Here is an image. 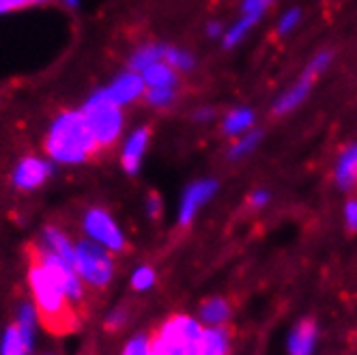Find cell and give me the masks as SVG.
Here are the masks:
<instances>
[{
    "mask_svg": "<svg viewBox=\"0 0 357 355\" xmlns=\"http://www.w3.org/2000/svg\"><path fill=\"white\" fill-rule=\"evenodd\" d=\"M99 151L82 110H63L50 121L43 136V153L56 166H80Z\"/></svg>",
    "mask_w": 357,
    "mask_h": 355,
    "instance_id": "6da1fadb",
    "label": "cell"
},
{
    "mask_svg": "<svg viewBox=\"0 0 357 355\" xmlns=\"http://www.w3.org/2000/svg\"><path fill=\"white\" fill-rule=\"evenodd\" d=\"M29 285L35 297V308L41 325L54 336H67L78 332L80 312L71 306L65 291L56 282V278L47 271L43 263L31 257Z\"/></svg>",
    "mask_w": 357,
    "mask_h": 355,
    "instance_id": "7a4b0ae2",
    "label": "cell"
},
{
    "mask_svg": "<svg viewBox=\"0 0 357 355\" xmlns=\"http://www.w3.org/2000/svg\"><path fill=\"white\" fill-rule=\"evenodd\" d=\"M80 110L89 123L99 149H110L121 140L123 130H125V112L114 101L106 99L99 91H95L84 101Z\"/></svg>",
    "mask_w": 357,
    "mask_h": 355,
    "instance_id": "3957f363",
    "label": "cell"
},
{
    "mask_svg": "<svg viewBox=\"0 0 357 355\" xmlns=\"http://www.w3.org/2000/svg\"><path fill=\"white\" fill-rule=\"evenodd\" d=\"M73 267L82 278V282L95 291L108 289L112 275H114V259L112 252L104 246L95 243L93 239L75 241V257Z\"/></svg>",
    "mask_w": 357,
    "mask_h": 355,
    "instance_id": "277c9868",
    "label": "cell"
},
{
    "mask_svg": "<svg viewBox=\"0 0 357 355\" xmlns=\"http://www.w3.org/2000/svg\"><path fill=\"white\" fill-rule=\"evenodd\" d=\"M31 257L37 259L39 263H43L47 267V271L56 278V282L61 285V289L65 291L67 299L71 301V306L78 310L80 315H86V303H89V297H86V287L82 282V278L75 271V267L61 259L54 252L45 250L43 246L35 243L31 248Z\"/></svg>",
    "mask_w": 357,
    "mask_h": 355,
    "instance_id": "5b68a950",
    "label": "cell"
},
{
    "mask_svg": "<svg viewBox=\"0 0 357 355\" xmlns=\"http://www.w3.org/2000/svg\"><path fill=\"white\" fill-rule=\"evenodd\" d=\"M200 336H202L200 323L183 315L170 317L155 334V338L170 355H196Z\"/></svg>",
    "mask_w": 357,
    "mask_h": 355,
    "instance_id": "8992f818",
    "label": "cell"
},
{
    "mask_svg": "<svg viewBox=\"0 0 357 355\" xmlns=\"http://www.w3.org/2000/svg\"><path fill=\"white\" fill-rule=\"evenodd\" d=\"M82 231L89 239L104 246L112 255L127 250V239L112 213L104 207H89L82 216Z\"/></svg>",
    "mask_w": 357,
    "mask_h": 355,
    "instance_id": "52a82bcc",
    "label": "cell"
},
{
    "mask_svg": "<svg viewBox=\"0 0 357 355\" xmlns=\"http://www.w3.org/2000/svg\"><path fill=\"white\" fill-rule=\"evenodd\" d=\"M56 172V164L45 156L22 158L11 170V183L17 192H35L43 188Z\"/></svg>",
    "mask_w": 357,
    "mask_h": 355,
    "instance_id": "ba28073f",
    "label": "cell"
},
{
    "mask_svg": "<svg viewBox=\"0 0 357 355\" xmlns=\"http://www.w3.org/2000/svg\"><path fill=\"white\" fill-rule=\"evenodd\" d=\"M329 59H331L329 52L317 54V56L310 61V65L303 69V73H301V78L297 80V84L291 86L284 95H280V99L275 101L273 112H275V114H287V112L295 110V108L301 104V101H303L305 97H308V93H310V89H312V82L317 80V75H321V71L329 65Z\"/></svg>",
    "mask_w": 357,
    "mask_h": 355,
    "instance_id": "9c48e42d",
    "label": "cell"
},
{
    "mask_svg": "<svg viewBox=\"0 0 357 355\" xmlns=\"http://www.w3.org/2000/svg\"><path fill=\"white\" fill-rule=\"evenodd\" d=\"M97 91L104 95L106 99L114 101L116 106L125 108V106H130V104H134V101L144 97L146 84H144L142 75L138 71L125 69V71L116 73L108 84L99 86Z\"/></svg>",
    "mask_w": 357,
    "mask_h": 355,
    "instance_id": "30bf717a",
    "label": "cell"
},
{
    "mask_svg": "<svg viewBox=\"0 0 357 355\" xmlns=\"http://www.w3.org/2000/svg\"><path fill=\"white\" fill-rule=\"evenodd\" d=\"M149 140H151V132L149 128H136L134 132L127 134V138L123 140L121 146V166L127 174H138L146 156L149 149Z\"/></svg>",
    "mask_w": 357,
    "mask_h": 355,
    "instance_id": "8fae6325",
    "label": "cell"
},
{
    "mask_svg": "<svg viewBox=\"0 0 357 355\" xmlns=\"http://www.w3.org/2000/svg\"><path fill=\"white\" fill-rule=\"evenodd\" d=\"M215 190H218V183L211 179H202V181L192 183L183 192V198H181V207H178V224L188 226L194 220V216L198 213V209L215 194Z\"/></svg>",
    "mask_w": 357,
    "mask_h": 355,
    "instance_id": "7c38bea8",
    "label": "cell"
},
{
    "mask_svg": "<svg viewBox=\"0 0 357 355\" xmlns=\"http://www.w3.org/2000/svg\"><path fill=\"white\" fill-rule=\"evenodd\" d=\"M39 246H43L45 250L54 252V255H59L61 259L69 261L73 265V257H75V241L63 231V228L54 226V224H47L43 226L41 231V237L37 241Z\"/></svg>",
    "mask_w": 357,
    "mask_h": 355,
    "instance_id": "4fadbf2b",
    "label": "cell"
},
{
    "mask_svg": "<svg viewBox=\"0 0 357 355\" xmlns=\"http://www.w3.org/2000/svg\"><path fill=\"white\" fill-rule=\"evenodd\" d=\"M317 323L305 319L299 321L289 336V355H312L317 345Z\"/></svg>",
    "mask_w": 357,
    "mask_h": 355,
    "instance_id": "5bb4252c",
    "label": "cell"
},
{
    "mask_svg": "<svg viewBox=\"0 0 357 355\" xmlns=\"http://www.w3.org/2000/svg\"><path fill=\"white\" fill-rule=\"evenodd\" d=\"M336 183L342 190H351L357 186V142L342 151L336 164Z\"/></svg>",
    "mask_w": 357,
    "mask_h": 355,
    "instance_id": "9a60e30c",
    "label": "cell"
},
{
    "mask_svg": "<svg viewBox=\"0 0 357 355\" xmlns=\"http://www.w3.org/2000/svg\"><path fill=\"white\" fill-rule=\"evenodd\" d=\"M37 321H39V317H37L35 303H22L15 325H17L22 345H24V349H26L29 355L33 353V347H35V327H37Z\"/></svg>",
    "mask_w": 357,
    "mask_h": 355,
    "instance_id": "2e32d148",
    "label": "cell"
},
{
    "mask_svg": "<svg viewBox=\"0 0 357 355\" xmlns=\"http://www.w3.org/2000/svg\"><path fill=\"white\" fill-rule=\"evenodd\" d=\"M146 89H160V86H176V69L170 67L166 61H158L140 71Z\"/></svg>",
    "mask_w": 357,
    "mask_h": 355,
    "instance_id": "e0dca14e",
    "label": "cell"
},
{
    "mask_svg": "<svg viewBox=\"0 0 357 355\" xmlns=\"http://www.w3.org/2000/svg\"><path fill=\"white\" fill-rule=\"evenodd\" d=\"M164 56H166V45L164 43H144V45L136 47L132 52L130 61H127V69L140 73L149 65L164 61Z\"/></svg>",
    "mask_w": 357,
    "mask_h": 355,
    "instance_id": "ac0fdd59",
    "label": "cell"
},
{
    "mask_svg": "<svg viewBox=\"0 0 357 355\" xmlns=\"http://www.w3.org/2000/svg\"><path fill=\"white\" fill-rule=\"evenodd\" d=\"M226 353H228V332L226 329L222 325L202 329L198 355H226Z\"/></svg>",
    "mask_w": 357,
    "mask_h": 355,
    "instance_id": "d6986e66",
    "label": "cell"
},
{
    "mask_svg": "<svg viewBox=\"0 0 357 355\" xmlns=\"http://www.w3.org/2000/svg\"><path fill=\"white\" fill-rule=\"evenodd\" d=\"M231 315H233L231 303L222 297H211L200 306V321L211 327L224 325L228 319H231Z\"/></svg>",
    "mask_w": 357,
    "mask_h": 355,
    "instance_id": "ffe728a7",
    "label": "cell"
},
{
    "mask_svg": "<svg viewBox=\"0 0 357 355\" xmlns=\"http://www.w3.org/2000/svg\"><path fill=\"white\" fill-rule=\"evenodd\" d=\"M259 20H261V15H257V13H243V15L233 24V27L224 33V47H233V45H237V43L250 33V29H252Z\"/></svg>",
    "mask_w": 357,
    "mask_h": 355,
    "instance_id": "44dd1931",
    "label": "cell"
},
{
    "mask_svg": "<svg viewBox=\"0 0 357 355\" xmlns=\"http://www.w3.org/2000/svg\"><path fill=\"white\" fill-rule=\"evenodd\" d=\"M254 121V114L245 108H237L233 112H228L224 119V132L231 136H239L241 132H245Z\"/></svg>",
    "mask_w": 357,
    "mask_h": 355,
    "instance_id": "7402d4cb",
    "label": "cell"
},
{
    "mask_svg": "<svg viewBox=\"0 0 357 355\" xmlns=\"http://www.w3.org/2000/svg\"><path fill=\"white\" fill-rule=\"evenodd\" d=\"M164 61L174 67L176 71H190L194 69V56L188 52V50H181V47H172V45H166V56Z\"/></svg>",
    "mask_w": 357,
    "mask_h": 355,
    "instance_id": "603a6c76",
    "label": "cell"
},
{
    "mask_svg": "<svg viewBox=\"0 0 357 355\" xmlns=\"http://www.w3.org/2000/svg\"><path fill=\"white\" fill-rule=\"evenodd\" d=\"M174 97H176L174 86H160V89H146L144 91L146 104L153 106V108H168V106H172Z\"/></svg>",
    "mask_w": 357,
    "mask_h": 355,
    "instance_id": "cb8c5ba5",
    "label": "cell"
},
{
    "mask_svg": "<svg viewBox=\"0 0 357 355\" xmlns=\"http://www.w3.org/2000/svg\"><path fill=\"white\" fill-rule=\"evenodd\" d=\"M0 355H29L26 349L22 345L20 332H17V325H9L5 338H3V347H0Z\"/></svg>",
    "mask_w": 357,
    "mask_h": 355,
    "instance_id": "d4e9b609",
    "label": "cell"
},
{
    "mask_svg": "<svg viewBox=\"0 0 357 355\" xmlns=\"http://www.w3.org/2000/svg\"><path fill=\"white\" fill-rule=\"evenodd\" d=\"M259 142H261V132H252V134L239 138V140L233 144V149H231V158H233V160H239V158L252 153V151L259 146Z\"/></svg>",
    "mask_w": 357,
    "mask_h": 355,
    "instance_id": "484cf974",
    "label": "cell"
},
{
    "mask_svg": "<svg viewBox=\"0 0 357 355\" xmlns=\"http://www.w3.org/2000/svg\"><path fill=\"white\" fill-rule=\"evenodd\" d=\"M153 282H155V271H153L151 267H138L132 275V289L134 291H146L153 287Z\"/></svg>",
    "mask_w": 357,
    "mask_h": 355,
    "instance_id": "4316f807",
    "label": "cell"
},
{
    "mask_svg": "<svg viewBox=\"0 0 357 355\" xmlns=\"http://www.w3.org/2000/svg\"><path fill=\"white\" fill-rule=\"evenodd\" d=\"M127 319H130V312H127V308H116V310H112V312L106 317L104 329H106L108 334H116V332H121V329L125 327Z\"/></svg>",
    "mask_w": 357,
    "mask_h": 355,
    "instance_id": "83f0119b",
    "label": "cell"
},
{
    "mask_svg": "<svg viewBox=\"0 0 357 355\" xmlns=\"http://www.w3.org/2000/svg\"><path fill=\"white\" fill-rule=\"evenodd\" d=\"M123 355H151V338L144 334L132 338L123 349Z\"/></svg>",
    "mask_w": 357,
    "mask_h": 355,
    "instance_id": "f1b7e54d",
    "label": "cell"
},
{
    "mask_svg": "<svg viewBox=\"0 0 357 355\" xmlns=\"http://www.w3.org/2000/svg\"><path fill=\"white\" fill-rule=\"evenodd\" d=\"M35 7V0H0V15Z\"/></svg>",
    "mask_w": 357,
    "mask_h": 355,
    "instance_id": "f546056e",
    "label": "cell"
},
{
    "mask_svg": "<svg viewBox=\"0 0 357 355\" xmlns=\"http://www.w3.org/2000/svg\"><path fill=\"white\" fill-rule=\"evenodd\" d=\"M297 22H299V9H291L282 20H280V24H278V33L287 35L289 31L295 29V24H297Z\"/></svg>",
    "mask_w": 357,
    "mask_h": 355,
    "instance_id": "4dcf8cb0",
    "label": "cell"
},
{
    "mask_svg": "<svg viewBox=\"0 0 357 355\" xmlns=\"http://www.w3.org/2000/svg\"><path fill=\"white\" fill-rule=\"evenodd\" d=\"M273 0H243L241 5V11L243 13H257V15H263V11L267 9V5H271Z\"/></svg>",
    "mask_w": 357,
    "mask_h": 355,
    "instance_id": "1f68e13d",
    "label": "cell"
},
{
    "mask_svg": "<svg viewBox=\"0 0 357 355\" xmlns=\"http://www.w3.org/2000/svg\"><path fill=\"white\" fill-rule=\"evenodd\" d=\"M146 213H149V218H153V220H158V218H160V213H162V200H160L158 194H151V196L146 198Z\"/></svg>",
    "mask_w": 357,
    "mask_h": 355,
    "instance_id": "d6a6232c",
    "label": "cell"
},
{
    "mask_svg": "<svg viewBox=\"0 0 357 355\" xmlns=\"http://www.w3.org/2000/svg\"><path fill=\"white\" fill-rule=\"evenodd\" d=\"M344 216H347V224H349L351 231H357V200H349L347 202Z\"/></svg>",
    "mask_w": 357,
    "mask_h": 355,
    "instance_id": "836d02e7",
    "label": "cell"
},
{
    "mask_svg": "<svg viewBox=\"0 0 357 355\" xmlns=\"http://www.w3.org/2000/svg\"><path fill=\"white\" fill-rule=\"evenodd\" d=\"M267 200H269V194L267 192H254L252 198H250V202H252L254 207H263Z\"/></svg>",
    "mask_w": 357,
    "mask_h": 355,
    "instance_id": "e575fe53",
    "label": "cell"
},
{
    "mask_svg": "<svg viewBox=\"0 0 357 355\" xmlns=\"http://www.w3.org/2000/svg\"><path fill=\"white\" fill-rule=\"evenodd\" d=\"M207 31H209V37H218V35L222 33V27L213 22V24H209V29H207Z\"/></svg>",
    "mask_w": 357,
    "mask_h": 355,
    "instance_id": "d590c367",
    "label": "cell"
},
{
    "mask_svg": "<svg viewBox=\"0 0 357 355\" xmlns=\"http://www.w3.org/2000/svg\"><path fill=\"white\" fill-rule=\"evenodd\" d=\"M59 3H63L67 9H78L80 7V0H59Z\"/></svg>",
    "mask_w": 357,
    "mask_h": 355,
    "instance_id": "8d00e7d4",
    "label": "cell"
},
{
    "mask_svg": "<svg viewBox=\"0 0 357 355\" xmlns=\"http://www.w3.org/2000/svg\"><path fill=\"white\" fill-rule=\"evenodd\" d=\"M211 114H213L211 110H198V112H196V119H198V121H207Z\"/></svg>",
    "mask_w": 357,
    "mask_h": 355,
    "instance_id": "74e56055",
    "label": "cell"
},
{
    "mask_svg": "<svg viewBox=\"0 0 357 355\" xmlns=\"http://www.w3.org/2000/svg\"><path fill=\"white\" fill-rule=\"evenodd\" d=\"M45 3H52V0H35V5H45Z\"/></svg>",
    "mask_w": 357,
    "mask_h": 355,
    "instance_id": "f35d334b",
    "label": "cell"
}]
</instances>
